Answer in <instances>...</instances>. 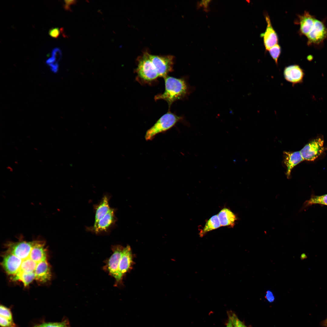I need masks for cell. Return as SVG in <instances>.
Returning a JSON list of instances; mask_svg holds the SVG:
<instances>
[{"label":"cell","instance_id":"6da1fadb","mask_svg":"<svg viewBox=\"0 0 327 327\" xmlns=\"http://www.w3.org/2000/svg\"><path fill=\"white\" fill-rule=\"evenodd\" d=\"M164 79L165 91L163 93L156 95L154 98L155 100L165 101L170 107L174 102L186 96L189 90L186 82L182 78L167 76Z\"/></svg>","mask_w":327,"mask_h":327},{"label":"cell","instance_id":"7a4b0ae2","mask_svg":"<svg viewBox=\"0 0 327 327\" xmlns=\"http://www.w3.org/2000/svg\"><path fill=\"white\" fill-rule=\"evenodd\" d=\"M183 119L182 117L168 112L161 116L147 131L144 137L145 140H152L157 134L165 132Z\"/></svg>","mask_w":327,"mask_h":327},{"label":"cell","instance_id":"3957f363","mask_svg":"<svg viewBox=\"0 0 327 327\" xmlns=\"http://www.w3.org/2000/svg\"><path fill=\"white\" fill-rule=\"evenodd\" d=\"M136 72L139 78L145 82L152 81L159 77L149 54L147 53L138 58Z\"/></svg>","mask_w":327,"mask_h":327},{"label":"cell","instance_id":"277c9868","mask_svg":"<svg viewBox=\"0 0 327 327\" xmlns=\"http://www.w3.org/2000/svg\"><path fill=\"white\" fill-rule=\"evenodd\" d=\"M116 211L115 209L111 208L109 211L97 223L86 228L87 230L97 234L109 233L114 227L117 221Z\"/></svg>","mask_w":327,"mask_h":327},{"label":"cell","instance_id":"5b68a950","mask_svg":"<svg viewBox=\"0 0 327 327\" xmlns=\"http://www.w3.org/2000/svg\"><path fill=\"white\" fill-rule=\"evenodd\" d=\"M133 255L130 247L127 245L124 247L119 262L115 286L122 284L123 277L130 270L133 265Z\"/></svg>","mask_w":327,"mask_h":327},{"label":"cell","instance_id":"8992f818","mask_svg":"<svg viewBox=\"0 0 327 327\" xmlns=\"http://www.w3.org/2000/svg\"><path fill=\"white\" fill-rule=\"evenodd\" d=\"M324 150V140L319 138L307 144L299 151L303 160L312 161L318 157Z\"/></svg>","mask_w":327,"mask_h":327},{"label":"cell","instance_id":"52a82bcc","mask_svg":"<svg viewBox=\"0 0 327 327\" xmlns=\"http://www.w3.org/2000/svg\"><path fill=\"white\" fill-rule=\"evenodd\" d=\"M149 56L159 77L164 78L172 71L174 59L173 56H158L149 54Z\"/></svg>","mask_w":327,"mask_h":327},{"label":"cell","instance_id":"ba28073f","mask_svg":"<svg viewBox=\"0 0 327 327\" xmlns=\"http://www.w3.org/2000/svg\"><path fill=\"white\" fill-rule=\"evenodd\" d=\"M308 44H317L327 37V28L320 21L315 19L314 24L306 35Z\"/></svg>","mask_w":327,"mask_h":327},{"label":"cell","instance_id":"9c48e42d","mask_svg":"<svg viewBox=\"0 0 327 327\" xmlns=\"http://www.w3.org/2000/svg\"><path fill=\"white\" fill-rule=\"evenodd\" d=\"M124 247L120 245L111 247L113 254L108 260L106 266L109 275L115 278L117 276L119 262Z\"/></svg>","mask_w":327,"mask_h":327},{"label":"cell","instance_id":"30bf717a","mask_svg":"<svg viewBox=\"0 0 327 327\" xmlns=\"http://www.w3.org/2000/svg\"><path fill=\"white\" fill-rule=\"evenodd\" d=\"M283 75L287 81L294 85L303 82L304 73L303 70L298 65L294 64L285 68Z\"/></svg>","mask_w":327,"mask_h":327},{"label":"cell","instance_id":"8fae6325","mask_svg":"<svg viewBox=\"0 0 327 327\" xmlns=\"http://www.w3.org/2000/svg\"><path fill=\"white\" fill-rule=\"evenodd\" d=\"M265 19L267 23V27L265 31L260 35L263 38L264 45L265 48L268 50L277 44L278 39L277 35L272 27L270 18L268 15H266Z\"/></svg>","mask_w":327,"mask_h":327},{"label":"cell","instance_id":"7c38bea8","mask_svg":"<svg viewBox=\"0 0 327 327\" xmlns=\"http://www.w3.org/2000/svg\"><path fill=\"white\" fill-rule=\"evenodd\" d=\"M283 154L284 163L287 167L286 174L289 178L292 168L304 160L299 151L294 152L284 151Z\"/></svg>","mask_w":327,"mask_h":327},{"label":"cell","instance_id":"4fadbf2b","mask_svg":"<svg viewBox=\"0 0 327 327\" xmlns=\"http://www.w3.org/2000/svg\"><path fill=\"white\" fill-rule=\"evenodd\" d=\"M110 196L108 194H105L97 204L94 206L95 212L94 223H97L110 210L109 201Z\"/></svg>","mask_w":327,"mask_h":327},{"label":"cell","instance_id":"5bb4252c","mask_svg":"<svg viewBox=\"0 0 327 327\" xmlns=\"http://www.w3.org/2000/svg\"><path fill=\"white\" fill-rule=\"evenodd\" d=\"M35 280L45 282L51 279L50 267L47 260L40 262L38 265L35 272Z\"/></svg>","mask_w":327,"mask_h":327},{"label":"cell","instance_id":"9a60e30c","mask_svg":"<svg viewBox=\"0 0 327 327\" xmlns=\"http://www.w3.org/2000/svg\"><path fill=\"white\" fill-rule=\"evenodd\" d=\"M221 226H227L232 228L235 225L237 217L230 209L224 208L217 215Z\"/></svg>","mask_w":327,"mask_h":327},{"label":"cell","instance_id":"2e32d148","mask_svg":"<svg viewBox=\"0 0 327 327\" xmlns=\"http://www.w3.org/2000/svg\"><path fill=\"white\" fill-rule=\"evenodd\" d=\"M299 22L300 25V31L306 36L312 27L315 19L308 12L305 11L302 15L299 16Z\"/></svg>","mask_w":327,"mask_h":327},{"label":"cell","instance_id":"e0dca14e","mask_svg":"<svg viewBox=\"0 0 327 327\" xmlns=\"http://www.w3.org/2000/svg\"><path fill=\"white\" fill-rule=\"evenodd\" d=\"M221 226L217 215H213L206 221L203 228L200 230L199 235L202 237L207 232L217 229Z\"/></svg>","mask_w":327,"mask_h":327},{"label":"cell","instance_id":"ac0fdd59","mask_svg":"<svg viewBox=\"0 0 327 327\" xmlns=\"http://www.w3.org/2000/svg\"><path fill=\"white\" fill-rule=\"evenodd\" d=\"M314 204H320L327 205V194L322 196H312L306 202V205Z\"/></svg>","mask_w":327,"mask_h":327},{"label":"cell","instance_id":"d6986e66","mask_svg":"<svg viewBox=\"0 0 327 327\" xmlns=\"http://www.w3.org/2000/svg\"><path fill=\"white\" fill-rule=\"evenodd\" d=\"M40 325L41 327H70L69 321L66 318L61 322L44 323Z\"/></svg>","mask_w":327,"mask_h":327},{"label":"cell","instance_id":"ffe728a7","mask_svg":"<svg viewBox=\"0 0 327 327\" xmlns=\"http://www.w3.org/2000/svg\"><path fill=\"white\" fill-rule=\"evenodd\" d=\"M272 58L276 64H278V60L281 52L280 46L278 44L271 48L268 50Z\"/></svg>","mask_w":327,"mask_h":327},{"label":"cell","instance_id":"44dd1931","mask_svg":"<svg viewBox=\"0 0 327 327\" xmlns=\"http://www.w3.org/2000/svg\"><path fill=\"white\" fill-rule=\"evenodd\" d=\"M0 316L10 321H13L12 314L10 309L2 305H1L0 307Z\"/></svg>","mask_w":327,"mask_h":327},{"label":"cell","instance_id":"7402d4cb","mask_svg":"<svg viewBox=\"0 0 327 327\" xmlns=\"http://www.w3.org/2000/svg\"><path fill=\"white\" fill-rule=\"evenodd\" d=\"M229 317L231 319L233 327H246L234 313L230 314Z\"/></svg>","mask_w":327,"mask_h":327},{"label":"cell","instance_id":"603a6c76","mask_svg":"<svg viewBox=\"0 0 327 327\" xmlns=\"http://www.w3.org/2000/svg\"><path fill=\"white\" fill-rule=\"evenodd\" d=\"M0 325L1 327H17L14 322L0 316Z\"/></svg>","mask_w":327,"mask_h":327},{"label":"cell","instance_id":"cb8c5ba5","mask_svg":"<svg viewBox=\"0 0 327 327\" xmlns=\"http://www.w3.org/2000/svg\"><path fill=\"white\" fill-rule=\"evenodd\" d=\"M51 56L58 61L61 59L62 56L61 50L58 48H54L51 51Z\"/></svg>","mask_w":327,"mask_h":327},{"label":"cell","instance_id":"d4e9b609","mask_svg":"<svg viewBox=\"0 0 327 327\" xmlns=\"http://www.w3.org/2000/svg\"><path fill=\"white\" fill-rule=\"evenodd\" d=\"M60 33V31L58 28H52L49 30L48 32L49 35L55 38H58Z\"/></svg>","mask_w":327,"mask_h":327},{"label":"cell","instance_id":"484cf974","mask_svg":"<svg viewBox=\"0 0 327 327\" xmlns=\"http://www.w3.org/2000/svg\"><path fill=\"white\" fill-rule=\"evenodd\" d=\"M76 0H64L65 4L64 6V8L66 10H71L70 6L72 5H74L76 3Z\"/></svg>","mask_w":327,"mask_h":327},{"label":"cell","instance_id":"4316f807","mask_svg":"<svg viewBox=\"0 0 327 327\" xmlns=\"http://www.w3.org/2000/svg\"><path fill=\"white\" fill-rule=\"evenodd\" d=\"M211 1L210 0H203L201 1L198 3V7H203L204 9L207 10L209 4Z\"/></svg>","mask_w":327,"mask_h":327},{"label":"cell","instance_id":"83f0119b","mask_svg":"<svg viewBox=\"0 0 327 327\" xmlns=\"http://www.w3.org/2000/svg\"><path fill=\"white\" fill-rule=\"evenodd\" d=\"M266 297V299L270 302H273L274 300V297L272 293L270 291H267Z\"/></svg>","mask_w":327,"mask_h":327},{"label":"cell","instance_id":"f1b7e54d","mask_svg":"<svg viewBox=\"0 0 327 327\" xmlns=\"http://www.w3.org/2000/svg\"><path fill=\"white\" fill-rule=\"evenodd\" d=\"M51 71L54 73H57L58 70L59 64L58 63L54 64L49 66Z\"/></svg>","mask_w":327,"mask_h":327},{"label":"cell","instance_id":"f546056e","mask_svg":"<svg viewBox=\"0 0 327 327\" xmlns=\"http://www.w3.org/2000/svg\"><path fill=\"white\" fill-rule=\"evenodd\" d=\"M320 325L322 327H327V318L321 322Z\"/></svg>","mask_w":327,"mask_h":327},{"label":"cell","instance_id":"4dcf8cb0","mask_svg":"<svg viewBox=\"0 0 327 327\" xmlns=\"http://www.w3.org/2000/svg\"><path fill=\"white\" fill-rule=\"evenodd\" d=\"M226 327H233L232 321L229 317Z\"/></svg>","mask_w":327,"mask_h":327},{"label":"cell","instance_id":"1f68e13d","mask_svg":"<svg viewBox=\"0 0 327 327\" xmlns=\"http://www.w3.org/2000/svg\"><path fill=\"white\" fill-rule=\"evenodd\" d=\"M307 258V256L305 254H302L301 255V259H304Z\"/></svg>","mask_w":327,"mask_h":327},{"label":"cell","instance_id":"d6a6232c","mask_svg":"<svg viewBox=\"0 0 327 327\" xmlns=\"http://www.w3.org/2000/svg\"><path fill=\"white\" fill-rule=\"evenodd\" d=\"M34 327H41L40 325H36Z\"/></svg>","mask_w":327,"mask_h":327}]
</instances>
